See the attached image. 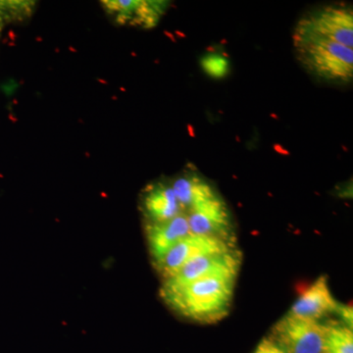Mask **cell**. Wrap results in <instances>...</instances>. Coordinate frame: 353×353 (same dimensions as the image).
<instances>
[{"label": "cell", "instance_id": "cell-14", "mask_svg": "<svg viewBox=\"0 0 353 353\" xmlns=\"http://www.w3.org/2000/svg\"><path fill=\"white\" fill-rule=\"evenodd\" d=\"M336 313L341 316L343 322L347 324L348 328L352 330L353 312L352 306L345 305V304L338 303L336 306Z\"/></svg>", "mask_w": 353, "mask_h": 353}, {"label": "cell", "instance_id": "cell-2", "mask_svg": "<svg viewBox=\"0 0 353 353\" xmlns=\"http://www.w3.org/2000/svg\"><path fill=\"white\" fill-rule=\"evenodd\" d=\"M292 43L297 59L311 75L326 82H352L353 48L299 32H294Z\"/></svg>", "mask_w": 353, "mask_h": 353}, {"label": "cell", "instance_id": "cell-6", "mask_svg": "<svg viewBox=\"0 0 353 353\" xmlns=\"http://www.w3.org/2000/svg\"><path fill=\"white\" fill-rule=\"evenodd\" d=\"M240 264V253L234 250L202 255L190 260L173 276L166 279L162 289H178L208 276L238 274Z\"/></svg>", "mask_w": 353, "mask_h": 353}, {"label": "cell", "instance_id": "cell-16", "mask_svg": "<svg viewBox=\"0 0 353 353\" xmlns=\"http://www.w3.org/2000/svg\"><path fill=\"white\" fill-rule=\"evenodd\" d=\"M0 23H1V18H0Z\"/></svg>", "mask_w": 353, "mask_h": 353}, {"label": "cell", "instance_id": "cell-15", "mask_svg": "<svg viewBox=\"0 0 353 353\" xmlns=\"http://www.w3.org/2000/svg\"><path fill=\"white\" fill-rule=\"evenodd\" d=\"M255 353H285L270 339H264Z\"/></svg>", "mask_w": 353, "mask_h": 353}, {"label": "cell", "instance_id": "cell-9", "mask_svg": "<svg viewBox=\"0 0 353 353\" xmlns=\"http://www.w3.org/2000/svg\"><path fill=\"white\" fill-rule=\"evenodd\" d=\"M338 303L330 292L327 277L322 276L303 290L289 313L303 319L318 321L320 318L336 312Z\"/></svg>", "mask_w": 353, "mask_h": 353}, {"label": "cell", "instance_id": "cell-8", "mask_svg": "<svg viewBox=\"0 0 353 353\" xmlns=\"http://www.w3.org/2000/svg\"><path fill=\"white\" fill-rule=\"evenodd\" d=\"M190 234L189 222L182 210L173 219L160 223H150L146 227V238L155 264L158 263L172 248Z\"/></svg>", "mask_w": 353, "mask_h": 353}, {"label": "cell", "instance_id": "cell-4", "mask_svg": "<svg viewBox=\"0 0 353 353\" xmlns=\"http://www.w3.org/2000/svg\"><path fill=\"white\" fill-rule=\"evenodd\" d=\"M294 32L353 48V12L348 6H330L309 13L299 21Z\"/></svg>", "mask_w": 353, "mask_h": 353}, {"label": "cell", "instance_id": "cell-3", "mask_svg": "<svg viewBox=\"0 0 353 353\" xmlns=\"http://www.w3.org/2000/svg\"><path fill=\"white\" fill-rule=\"evenodd\" d=\"M327 325L288 313L272 329L270 340L285 353H324Z\"/></svg>", "mask_w": 353, "mask_h": 353}, {"label": "cell", "instance_id": "cell-1", "mask_svg": "<svg viewBox=\"0 0 353 353\" xmlns=\"http://www.w3.org/2000/svg\"><path fill=\"white\" fill-rule=\"evenodd\" d=\"M236 275L218 274L178 289H162V297L185 317L201 323L216 322L229 312Z\"/></svg>", "mask_w": 353, "mask_h": 353}, {"label": "cell", "instance_id": "cell-10", "mask_svg": "<svg viewBox=\"0 0 353 353\" xmlns=\"http://www.w3.org/2000/svg\"><path fill=\"white\" fill-rule=\"evenodd\" d=\"M103 6L120 23L152 28L160 19L163 4L161 2L139 0H112L103 1Z\"/></svg>", "mask_w": 353, "mask_h": 353}, {"label": "cell", "instance_id": "cell-13", "mask_svg": "<svg viewBox=\"0 0 353 353\" xmlns=\"http://www.w3.org/2000/svg\"><path fill=\"white\" fill-rule=\"evenodd\" d=\"M201 65L208 76L214 79H222L230 72V62L226 57L219 53H209L202 57Z\"/></svg>", "mask_w": 353, "mask_h": 353}, {"label": "cell", "instance_id": "cell-5", "mask_svg": "<svg viewBox=\"0 0 353 353\" xmlns=\"http://www.w3.org/2000/svg\"><path fill=\"white\" fill-rule=\"evenodd\" d=\"M183 210L187 215L190 234L231 243V213L219 194Z\"/></svg>", "mask_w": 353, "mask_h": 353}, {"label": "cell", "instance_id": "cell-11", "mask_svg": "<svg viewBox=\"0 0 353 353\" xmlns=\"http://www.w3.org/2000/svg\"><path fill=\"white\" fill-rule=\"evenodd\" d=\"M143 208L150 223L173 219L183 210L172 187L162 183L152 185L145 192Z\"/></svg>", "mask_w": 353, "mask_h": 353}, {"label": "cell", "instance_id": "cell-7", "mask_svg": "<svg viewBox=\"0 0 353 353\" xmlns=\"http://www.w3.org/2000/svg\"><path fill=\"white\" fill-rule=\"evenodd\" d=\"M231 250L234 248L230 241L190 234L172 248L163 259L157 263V266L165 279H168L190 260L202 255L229 252Z\"/></svg>", "mask_w": 353, "mask_h": 353}, {"label": "cell", "instance_id": "cell-12", "mask_svg": "<svg viewBox=\"0 0 353 353\" xmlns=\"http://www.w3.org/2000/svg\"><path fill=\"white\" fill-rule=\"evenodd\" d=\"M324 353H353L352 329L336 322L327 325Z\"/></svg>", "mask_w": 353, "mask_h": 353}]
</instances>
